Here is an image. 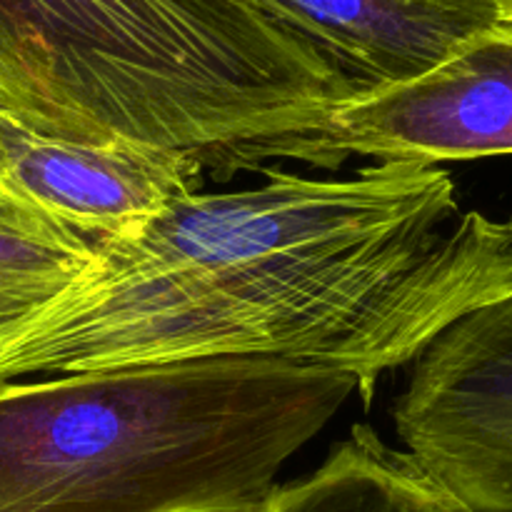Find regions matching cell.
<instances>
[{"instance_id": "1", "label": "cell", "mask_w": 512, "mask_h": 512, "mask_svg": "<svg viewBox=\"0 0 512 512\" xmlns=\"http://www.w3.org/2000/svg\"><path fill=\"white\" fill-rule=\"evenodd\" d=\"M263 175L175 195L100 248L0 348V380L263 358L350 373L370 405L385 373L512 295V213H465L440 165Z\"/></svg>"}, {"instance_id": "2", "label": "cell", "mask_w": 512, "mask_h": 512, "mask_svg": "<svg viewBox=\"0 0 512 512\" xmlns=\"http://www.w3.org/2000/svg\"><path fill=\"white\" fill-rule=\"evenodd\" d=\"M360 88L263 0H0V105L48 138L128 145L215 180L338 170Z\"/></svg>"}, {"instance_id": "3", "label": "cell", "mask_w": 512, "mask_h": 512, "mask_svg": "<svg viewBox=\"0 0 512 512\" xmlns=\"http://www.w3.org/2000/svg\"><path fill=\"white\" fill-rule=\"evenodd\" d=\"M353 395L263 358L0 380V512H258Z\"/></svg>"}, {"instance_id": "4", "label": "cell", "mask_w": 512, "mask_h": 512, "mask_svg": "<svg viewBox=\"0 0 512 512\" xmlns=\"http://www.w3.org/2000/svg\"><path fill=\"white\" fill-rule=\"evenodd\" d=\"M403 453L473 512H512V295L445 328L393 408Z\"/></svg>"}, {"instance_id": "5", "label": "cell", "mask_w": 512, "mask_h": 512, "mask_svg": "<svg viewBox=\"0 0 512 512\" xmlns=\"http://www.w3.org/2000/svg\"><path fill=\"white\" fill-rule=\"evenodd\" d=\"M345 160L440 165L512 155V23L473 35L420 78L350 98L333 115Z\"/></svg>"}, {"instance_id": "6", "label": "cell", "mask_w": 512, "mask_h": 512, "mask_svg": "<svg viewBox=\"0 0 512 512\" xmlns=\"http://www.w3.org/2000/svg\"><path fill=\"white\" fill-rule=\"evenodd\" d=\"M328 50L360 93L438 68L473 35L500 23L493 0H263Z\"/></svg>"}, {"instance_id": "7", "label": "cell", "mask_w": 512, "mask_h": 512, "mask_svg": "<svg viewBox=\"0 0 512 512\" xmlns=\"http://www.w3.org/2000/svg\"><path fill=\"white\" fill-rule=\"evenodd\" d=\"M258 512H473L430 480L408 453L355 425L323 463L278 485Z\"/></svg>"}, {"instance_id": "8", "label": "cell", "mask_w": 512, "mask_h": 512, "mask_svg": "<svg viewBox=\"0 0 512 512\" xmlns=\"http://www.w3.org/2000/svg\"><path fill=\"white\" fill-rule=\"evenodd\" d=\"M100 178L93 145L35 133L0 105V220L58 238L90 213Z\"/></svg>"}, {"instance_id": "9", "label": "cell", "mask_w": 512, "mask_h": 512, "mask_svg": "<svg viewBox=\"0 0 512 512\" xmlns=\"http://www.w3.org/2000/svg\"><path fill=\"white\" fill-rule=\"evenodd\" d=\"M90 263V250L40 238L0 220V348Z\"/></svg>"}, {"instance_id": "10", "label": "cell", "mask_w": 512, "mask_h": 512, "mask_svg": "<svg viewBox=\"0 0 512 512\" xmlns=\"http://www.w3.org/2000/svg\"><path fill=\"white\" fill-rule=\"evenodd\" d=\"M498 8L500 23H512V0H493Z\"/></svg>"}]
</instances>
